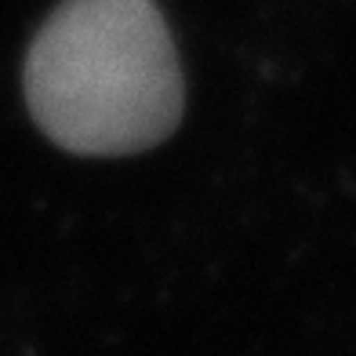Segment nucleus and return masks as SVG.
<instances>
[{"instance_id": "nucleus-1", "label": "nucleus", "mask_w": 356, "mask_h": 356, "mask_svg": "<svg viewBox=\"0 0 356 356\" xmlns=\"http://www.w3.org/2000/svg\"><path fill=\"white\" fill-rule=\"evenodd\" d=\"M26 102L80 156H127L182 117V70L153 0H62L29 44Z\"/></svg>"}]
</instances>
